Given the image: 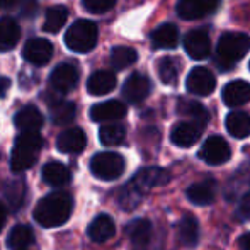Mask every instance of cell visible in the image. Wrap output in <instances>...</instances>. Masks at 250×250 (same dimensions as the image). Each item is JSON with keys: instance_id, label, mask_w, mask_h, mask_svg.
<instances>
[{"instance_id": "obj_25", "label": "cell", "mask_w": 250, "mask_h": 250, "mask_svg": "<svg viewBox=\"0 0 250 250\" xmlns=\"http://www.w3.org/2000/svg\"><path fill=\"white\" fill-rule=\"evenodd\" d=\"M227 129L233 138H247L250 135V112L233 111L227 116Z\"/></svg>"}, {"instance_id": "obj_37", "label": "cell", "mask_w": 250, "mask_h": 250, "mask_svg": "<svg viewBox=\"0 0 250 250\" xmlns=\"http://www.w3.org/2000/svg\"><path fill=\"white\" fill-rule=\"evenodd\" d=\"M7 194V199H9V204L14 211H17L21 206L24 204V194H26V182L22 181H17V182H12V184L7 188L5 191Z\"/></svg>"}, {"instance_id": "obj_44", "label": "cell", "mask_w": 250, "mask_h": 250, "mask_svg": "<svg viewBox=\"0 0 250 250\" xmlns=\"http://www.w3.org/2000/svg\"><path fill=\"white\" fill-rule=\"evenodd\" d=\"M240 247L244 250H250V233H245L240 237Z\"/></svg>"}, {"instance_id": "obj_35", "label": "cell", "mask_w": 250, "mask_h": 250, "mask_svg": "<svg viewBox=\"0 0 250 250\" xmlns=\"http://www.w3.org/2000/svg\"><path fill=\"white\" fill-rule=\"evenodd\" d=\"M126 138V128L123 125H104L99 129V140L105 146L121 145Z\"/></svg>"}, {"instance_id": "obj_26", "label": "cell", "mask_w": 250, "mask_h": 250, "mask_svg": "<svg viewBox=\"0 0 250 250\" xmlns=\"http://www.w3.org/2000/svg\"><path fill=\"white\" fill-rule=\"evenodd\" d=\"M125 233L128 235V238L133 242L135 245H140V247H145L146 244L151 240V233H153V227L148 220H133L131 223H128Z\"/></svg>"}, {"instance_id": "obj_6", "label": "cell", "mask_w": 250, "mask_h": 250, "mask_svg": "<svg viewBox=\"0 0 250 250\" xmlns=\"http://www.w3.org/2000/svg\"><path fill=\"white\" fill-rule=\"evenodd\" d=\"M231 157L230 145L221 136H211L203 143L199 150V158L209 165H221Z\"/></svg>"}, {"instance_id": "obj_5", "label": "cell", "mask_w": 250, "mask_h": 250, "mask_svg": "<svg viewBox=\"0 0 250 250\" xmlns=\"http://www.w3.org/2000/svg\"><path fill=\"white\" fill-rule=\"evenodd\" d=\"M125 158L114 151H102L94 155L90 162V172L101 181H114L125 172Z\"/></svg>"}, {"instance_id": "obj_39", "label": "cell", "mask_w": 250, "mask_h": 250, "mask_svg": "<svg viewBox=\"0 0 250 250\" xmlns=\"http://www.w3.org/2000/svg\"><path fill=\"white\" fill-rule=\"evenodd\" d=\"M38 0H22V7H21V14L22 17H27V19H33L38 14Z\"/></svg>"}, {"instance_id": "obj_41", "label": "cell", "mask_w": 250, "mask_h": 250, "mask_svg": "<svg viewBox=\"0 0 250 250\" xmlns=\"http://www.w3.org/2000/svg\"><path fill=\"white\" fill-rule=\"evenodd\" d=\"M9 89H10V80L5 79V77H0V97H5Z\"/></svg>"}, {"instance_id": "obj_40", "label": "cell", "mask_w": 250, "mask_h": 250, "mask_svg": "<svg viewBox=\"0 0 250 250\" xmlns=\"http://www.w3.org/2000/svg\"><path fill=\"white\" fill-rule=\"evenodd\" d=\"M238 218H242V220H250V192L240 199V206H238Z\"/></svg>"}, {"instance_id": "obj_8", "label": "cell", "mask_w": 250, "mask_h": 250, "mask_svg": "<svg viewBox=\"0 0 250 250\" xmlns=\"http://www.w3.org/2000/svg\"><path fill=\"white\" fill-rule=\"evenodd\" d=\"M22 56L34 66H44L53 56V44L43 38H33L24 44Z\"/></svg>"}, {"instance_id": "obj_2", "label": "cell", "mask_w": 250, "mask_h": 250, "mask_svg": "<svg viewBox=\"0 0 250 250\" xmlns=\"http://www.w3.org/2000/svg\"><path fill=\"white\" fill-rule=\"evenodd\" d=\"M41 148H43V138L40 133L22 131L14 143L12 155H10V168L14 172H24L31 168L36 162Z\"/></svg>"}, {"instance_id": "obj_17", "label": "cell", "mask_w": 250, "mask_h": 250, "mask_svg": "<svg viewBox=\"0 0 250 250\" xmlns=\"http://www.w3.org/2000/svg\"><path fill=\"white\" fill-rule=\"evenodd\" d=\"M223 102L228 107H238L250 101V83L245 80H233L227 83L223 89Z\"/></svg>"}, {"instance_id": "obj_14", "label": "cell", "mask_w": 250, "mask_h": 250, "mask_svg": "<svg viewBox=\"0 0 250 250\" xmlns=\"http://www.w3.org/2000/svg\"><path fill=\"white\" fill-rule=\"evenodd\" d=\"M170 181V175L167 170L160 167H146L142 168L135 177L131 179V182H135L143 192H148L151 188H158V186H164Z\"/></svg>"}, {"instance_id": "obj_42", "label": "cell", "mask_w": 250, "mask_h": 250, "mask_svg": "<svg viewBox=\"0 0 250 250\" xmlns=\"http://www.w3.org/2000/svg\"><path fill=\"white\" fill-rule=\"evenodd\" d=\"M19 3V0H0V9L2 10H10Z\"/></svg>"}, {"instance_id": "obj_21", "label": "cell", "mask_w": 250, "mask_h": 250, "mask_svg": "<svg viewBox=\"0 0 250 250\" xmlns=\"http://www.w3.org/2000/svg\"><path fill=\"white\" fill-rule=\"evenodd\" d=\"M214 196H216V182L211 181V179L196 182V184L189 186L188 189V199L196 206L211 204L214 201Z\"/></svg>"}, {"instance_id": "obj_22", "label": "cell", "mask_w": 250, "mask_h": 250, "mask_svg": "<svg viewBox=\"0 0 250 250\" xmlns=\"http://www.w3.org/2000/svg\"><path fill=\"white\" fill-rule=\"evenodd\" d=\"M155 50H174L179 44V31L174 24H162L151 34Z\"/></svg>"}, {"instance_id": "obj_15", "label": "cell", "mask_w": 250, "mask_h": 250, "mask_svg": "<svg viewBox=\"0 0 250 250\" xmlns=\"http://www.w3.org/2000/svg\"><path fill=\"white\" fill-rule=\"evenodd\" d=\"M126 116V105L121 101H105L101 104L92 105L90 109V119L96 123L116 121Z\"/></svg>"}, {"instance_id": "obj_10", "label": "cell", "mask_w": 250, "mask_h": 250, "mask_svg": "<svg viewBox=\"0 0 250 250\" xmlns=\"http://www.w3.org/2000/svg\"><path fill=\"white\" fill-rule=\"evenodd\" d=\"M77 83H79V70L70 63L58 65L50 75V85L60 94H66L73 90Z\"/></svg>"}, {"instance_id": "obj_32", "label": "cell", "mask_w": 250, "mask_h": 250, "mask_svg": "<svg viewBox=\"0 0 250 250\" xmlns=\"http://www.w3.org/2000/svg\"><path fill=\"white\" fill-rule=\"evenodd\" d=\"M66 19H68V9L63 5H55L46 10V17H44L43 29L46 33H58L63 26H65Z\"/></svg>"}, {"instance_id": "obj_11", "label": "cell", "mask_w": 250, "mask_h": 250, "mask_svg": "<svg viewBox=\"0 0 250 250\" xmlns=\"http://www.w3.org/2000/svg\"><path fill=\"white\" fill-rule=\"evenodd\" d=\"M151 92V82L148 77L142 75V73H133L131 77H128L123 85V96L126 97V101L131 104H140L150 96Z\"/></svg>"}, {"instance_id": "obj_3", "label": "cell", "mask_w": 250, "mask_h": 250, "mask_svg": "<svg viewBox=\"0 0 250 250\" xmlns=\"http://www.w3.org/2000/svg\"><path fill=\"white\" fill-rule=\"evenodd\" d=\"M250 50V38L244 33H225L218 41L216 63L228 70L240 62Z\"/></svg>"}, {"instance_id": "obj_16", "label": "cell", "mask_w": 250, "mask_h": 250, "mask_svg": "<svg viewBox=\"0 0 250 250\" xmlns=\"http://www.w3.org/2000/svg\"><path fill=\"white\" fill-rule=\"evenodd\" d=\"M87 146V136L83 129L70 128L63 131L56 140V148L62 153H80Z\"/></svg>"}, {"instance_id": "obj_1", "label": "cell", "mask_w": 250, "mask_h": 250, "mask_svg": "<svg viewBox=\"0 0 250 250\" xmlns=\"http://www.w3.org/2000/svg\"><path fill=\"white\" fill-rule=\"evenodd\" d=\"M73 209V199L68 192L56 191L44 196L34 208V220L44 228H56L68 221Z\"/></svg>"}, {"instance_id": "obj_9", "label": "cell", "mask_w": 250, "mask_h": 250, "mask_svg": "<svg viewBox=\"0 0 250 250\" xmlns=\"http://www.w3.org/2000/svg\"><path fill=\"white\" fill-rule=\"evenodd\" d=\"M221 0H179L177 14L186 21H194L206 14H213L218 10Z\"/></svg>"}, {"instance_id": "obj_13", "label": "cell", "mask_w": 250, "mask_h": 250, "mask_svg": "<svg viewBox=\"0 0 250 250\" xmlns=\"http://www.w3.org/2000/svg\"><path fill=\"white\" fill-rule=\"evenodd\" d=\"M184 50L192 60L208 58V55L211 51L209 34L204 29H194L191 33H188L184 38Z\"/></svg>"}, {"instance_id": "obj_27", "label": "cell", "mask_w": 250, "mask_h": 250, "mask_svg": "<svg viewBox=\"0 0 250 250\" xmlns=\"http://www.w3.org/2000/svg\"><path fill=\"white\" fill-rule=\"evenodd\" d=\"M177 237L184 247H194L199 240V221L192 214H186L177 227Z\"/></svg>"}, {"instance_id": "obj_45", "label": "cell", "mask_w": 250, "mask_h": 250, "mask_svg": "<svg viewBox=\"0 0 250 250\" xmlns=\"http://www.w3.org/2000/svg\"><path fill=\"white\" fill-rule=\"evenodd\" d=\"M21 250H26V249H21Z\"/></svg>"}, {"instance_id": "obj_33", "label": "cell", "mask_w": 250, "mask_h": 250, "mask_svg": "<svg viewBox=\"0 0 250 250\" xmlns=\"http://www.w3.org/2000/svg\"><path fill=\"white\" fill-rule=\"evenodd\" d=\"M177 111L181 112V114L192 118V121L199 123L201 126H204L209 121V112L206 111V107H204L203 104H199V102H196V101L182 99L177 105Z\"/></svg>"}, {"instance_id": "obj_19", "label": "cell", "mask_w": 250, "mask_h": 250, "mask_svg": "<svg viewBox=\"0 0 250 250\" xmlns=\"http://www.w3.org/2000/svg\"><path fill=\"white\" fill-rule=\"evenodd\" d=\"M43 123L44 118L36 105H26L14 118V125L21 131H38V129H41Z\"/></svg>"}, {"instance_id": "obj_12", "label": "cell", "mask_w": 250, "mask_h": 250, "mask_svg": "<svg viewBox=\"0 0 250 250\" xmlns=\"http://www.w3.org/2000/svg\"><path fill=\"white\" fill-rule=\"evenodd\" d=\"M201 133H203V126L196 121H181L172 128L170 140L174 145L182 146V148H189L199 140Z\"/></svg>"}, {"instance_id": "obj_7", "label": "cell", "mask_w": 250, "mask_h": 250, "mask_svg": "<svg viewBox=\"0 0 250 250\" xmlns=\"http://www.w3.org/2000/svg\"><path fill=\"white\" fill-rule=\"evenodd\" d=\"M186 87L194 96H209L216 89V79L211 73V70L204 68V66H196L188 75Z\"/></svg>"}, {"instance_id": "obj_34", "label": "cell", "mask_w": 250, "mask_h": 250, "mask_svg": "<svg viewBox=\"0 0 250 250\" xmlns=\"http://www.w3.org/2000/svg\"><path fill=\"white\" fill-rule=\"evenodd\" d=\"M138 60V53L128 46H116L111 51V65L114 70H125L135 65Z\"/></svg>"}, {"instance_id": "obj_31", "label": "cell", "mask_w": 250, "mask_h": 250, "mask_svg": "<svg viewBox=\"0 0 250 250\" xmlns=\"http://www.w3.org/2000/svg\"><path fill=\"white\" fill-rule=\"evenodd\" d=\"M143 196H145V192H143L142 189L135 184V182L129 181L128 184H126L125 188L119 191L118 203H119V206H121L123 209L129 211V209H135V208L142 203Z\"/></svg>"}, {"instance_id": "obj_24", "label": "cell", "mask_w": 250, "mask_h": 250, "mask_svg": "<svg viewBox=\"0 0 250 250\" xmlns=\"http://www.w3.org/2000/svg\"><path fill=\"white\" fill-rule=\"evenodd\" d=\"M21 38L19 24L10 17L0 19V51H10L16 48Z\"/></svg>"}, {"instance_id": "obj_36", "label": "cell", "mask_w": 250, "mask_h": 250, "mask_svg": "<svg viewBox=\"0 0 250 250\" xmlns=\"http://www.w3.org/2000/svg\"><path fill=\"white\" fill-rule=\"evenodd\" d=\"M179 75V65L174 58L170 56H165L158 62V77L165 85H174L177 82Z\"/></svg>"}, {"instance_id": "obj_29", "label": "cell", "mask_w": 250, "mask_h": 250, "mask_svg": "<svg viewBox=\"0 0 250 250\" xmlns=\"http://www.w3.org/2000/svg\"><path fill=\"white\" fill-rule=\"evenodd\" d=\"M77 114V107L73 102L68 101H56L50 105V116L51 121L55 123L56 126H65L70 125V123L75 119Z\"/></svg>"}, {"instance_id": "obj_28", "label": "cell", "mask_w": 250, "mask_h": 250, "mask_svg": "<svg viewBox=\"0 0 250 250\" xmlns=\"http://www.w3.org/2000/svg\"><path fill=\"white\" fill-rule=\"evenodd\" d=\"M43 181L50 186H65L72 181V172L60 162H48L43 167Z\"/></svg>"}, {"instance_id": "obj_30", "label": "cell", "mask_w": 250, "mask_h": 250, "mask_svg": "<svg viewBox=\"0 0 250 250\" xmlns=\"http://www.w3.org/2000/svg\"><path fill=\"white\" fill-rule=\"evenodd\" d=\"M34 244V231L27 225H16L7 237V245L12 250L27 249Z\"/></svg>"}, {"instance_id": "obj_4", "label": "cell", "mask_w": 250, "mask_h": 250, "mask_svg": "<svg viewBox=\"0 0 250 250\" xmlns=\"http://www.w3.org/2000/svg\"><path fill=\"white\" fill-rule=\"evenodd\" d=\"M99 31L92 21L79 19L65 33V44L75 53H89L96 48Z\"/></svg>"}, {"instance_id": "obj_38", "label": "cell", "mask_w": 250, "mask_h": 250, "mask_svg": "<svg viewBox=\"0 0 250 250\" xmlns=\"http://www.w3.org/2000/svg\"><path fill=\"white\" fill-rule=\"evenodd\" d=\"M118 0H82V5L90 14H104L116 5Z\"/></svg>"}, {"instance_id": "obj_18", "label": "cell", "mask_w": 250, "mask_h": 250, "mask_svg": "<svg viewBox=\"0 0 250 250\" xmlns=\"http://www.w3.org/2000/svg\"><path fill=\"white\" fill-rule=\"evenodd\" d=\"M249 192H250V165L245 164L235 172V175L228 182L227 198L228 201H233L238 198H244Z\"/></svg>"}, {"instance_id": "obj_20", "label": "cell", "mask_w": 250, "mask_h": 250, "mask_svg": "<svg viewBox=\"0 0 250 250\" xmlns=\"http://www.w3.org/2000/svg\"><path fill=\"white\" fill-rule=\"evenodd\" d=\"M116 87V75L109 70H97L87 80V90L92 96H105Z\"/></svg>"}, {"instance_id": "obj_23", "label": "cell", "mask_w": 250, "mask_h": 250, "mask_svg": "<svg viewBox=\"0 0 250 250\" xmlns=\"http://www.w3.org/2000/svg\"><path fill=\"white\" fill-rule=\"evenodd\" d=\"M114 233H116V225L109 214H99L97 218H94L92 223L87 228V235L90 237V240L99 242V244L109 240Z\"/></svg>"}, {"instance_id": "obj_46", "label": "cell", "mask_w": 250, "mask_h": 250, "mask_svg": "<svg viewBox=\"0 0 250 250\" xmlns=\"http://www.w3.org/2000/svg\"><path fill=\"white\" fill-rule=\"evenodd\" d=\"M249 66H250V63H249Z\"/></svg>"}, {"instance_id": "obj_43", "label": "cell", "mask_w": 250, "mask_h": 250, "mask_svg": "<svg viewBox=\"0 0 250 250\" xmlns=\"http://www.w3.org/2000/svg\"><path fill=\"white\" fill-rule=\"evenodd\" d=\"M5 221H7V208L3 206L2 203H0V231H2L3 225H5Z\"/></svg>"}]
</instances>
